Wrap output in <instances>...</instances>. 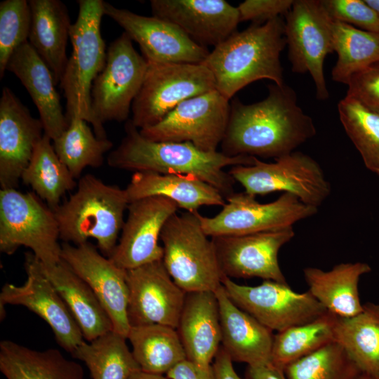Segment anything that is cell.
I'll return each instance as SVG.
<instances>
[{
    "label": "cell",
    "instance_id": "cell-44",
    "mask_svg": "<svg viewBox=\"0 0 379 379\" xmlns=\"http://www.w3.org/2000/svg\"><path fill=\"white\" fill-rule=\"evenodd\" d=\"M166 375L170 379H215L212 366L199 367L187 359L179 363Z\"/></svg>",
    "mask_w": 379,
    "mask_h": 379
},
{
    "label": "cell",
    "instance_id": "cell-7",
    "mask_svg": "<svg viewBox=\"0 0 379 379\" xmlns=\"http://www.w3.org/2000/svg\"><path fill=\"white\" fill-rule=\"evenodd\" d=\"M59 239L54 211L34 192L1 189V252L11 255L23 246L30 248L43 265L51 266L61 260Z\"/></svg>",
    "mask_w": 379,
    "mask_h": 379
},
{
    "label": "cell",
    "instance_id": "cell-30",
    "mask_svg": "<svg viewBox=\"0 0 379 379\" xmlns=\"http://www.w3.org/2000/svg\"><path fill=\"white\" fill-rule=\"evenodd\" d=\"M0 371L6 379H84L82 366L58 350L38 351L11 340L0 343Z\"/></svg>",
    "mask_w": 379,
    "mask_h": 379
},
{
    "label": "cell",
    "instance_id": "cell-34",
    "mask_svg": "<svg viewBox=\"0 0 379 379\" xmlns=\"http://www.w3.org/2000/svg\"><path fill=\"white\" fill-rule=\"evenodd\" d=\"M126 340L110 331L90 342L84 341L72 355L85 363L93 379H129L141 369Z\"/></svg>",
    "mask_w": 379,
    "mask_h": 379
},
{
    "label": "cell",
    "instance_id": "cell-25",
    "mask_svg": "<svg viewBox=\"0 0 379 379\" xmlns=\"http://www.w3.org/2000/svg\"><path fill=\"white\" fill-rule=\"evenodd\" d=\"M215 293L219 305L221 347L233 361L248 366L270 364L272 331L237 307L222 285Z\"/></svg>",
    "mask_w": 379,
    "mask_h": 379
},
{
    "label": "cell",
    "instance_id": "cell-33",
    "mask_svg": "<svg viewBox=\"0 0 379 379\" xmlns=\"http://www.w3.org/2000/svg\"><path fill=\"white\" fill-rule=\"evenodd\" d=\"M51 141L48 136L44 135L36 146L21 179L51 208L55 210L60 204L64 194L73 190L77 184L59 159Z\"/></svg>",
    "mask_w": 379,
    "mask_h": 379
},
{
    "label": "cell",
    "instance_id": "cell-42",
    "mask_svg": "<svg viewBox=\"0 0 379 379\" xmlns=\"http://www.w3.org/2000/svg\"><path fill=\"white\" fill-rule=\"evenodd\" d=\"M346 96L379 114V61L351 77Z\"/></svg>",
    "mask_w": 379,
    "mask_h": 379
},
{
    "label": "cell",
    "instance_id": "cell-28",
    "mask_svg": "<svg viewBox=\"0 0 379 379\" xmlns=\"http://www.w3.org/2000/svg\"><path fill=\"white\" fill-rule=\"evenodd\" d=\"M371 271L366 262H343L329 271L303 270L308 291L324 307L338 317H350L363 310L359 293L360 277Z\"/></svg>",
    "mask_w": 379,
    "mask_h": 379
},
{
    "label": "cell",
    "instance_id": "cell-24",
    "mask_svg": "<svg viewBox=\"0 0 379 379\" xmlns=\"http://www.w3.org/2000/svg\"><path fill=\"white\" fill-rule=\"evenodd\" d=\"M176 331L187 359L208 368L221 343L219 305L213 291L187 293Z\"/></svg>",
    "mask_w": 379,
    "mask_h": 379
},
{
    "label": "cell",
    "instance_id": "cell-20",
    "mask_svg": "<svg viewBox=\"0 0 379 379\" xmlns=\"http://www.w3.org/2000/svg\"><path fill=\"white\" fill-rule=\"evenodd\" d=\"M61 259L92 289L109 315L113 331L127 338L129 290L126 270L103 255L91 242L63 243Z\"/></svg>",
    "mask_w": 379,
    "mask_h": 379
},
{
    "label": "cell",
    "instance_id": "cell-11",
    "mask_svg": "<svg viewBox=\"0 0 379 379\" xmlns=\"http://www.w3.org/2000/svg\"><path fill=\"white\" fill-rule=\"evenodd\" d=\"M147 69V60L123 32L108 47L105 66L91 88L92 112L101 126L107 121L128 119Z\"/></svg>",
    "mask_w": 379,
    "mask_h": 379
},
{
    "label": "cell",
    "instance_id": "cell-13",
    "mask_svg": "<svg viewBox=\"0 0 379 379\" xmlns=\"http://www.w3.org/2000/svg\"><path fill=\"white\" fill-rule=\"evenodd\" d=\"M230 103L216 89L187 99L157 124L139 129L156 142H189L204 152H216L225 135Z\"/></svg>",
    "mask_w": 379,
    "mask_h": 379
},
{
    "label": "cell",
    "instance_id": "cell-32",
    "mask_svg": "<svg viewBox=\"0 0 379 379\" xmlns=\"http://www.w3.org/2000/svg\"><path fill=\"white\" fill-rule=\"evenodd\" d=\"M141 371L166 375L187 359L176 328L161 324L131 326L127 336Z\"/></svg>",
    "mask_w": 379,
    "mask_h": 379
},
{
    "label": "cell",
    "instance_id": "cell-12",
    "mask_svg": "<svg viewBox=\"0 0 379 379\" xmlns=\"http://www.w3.org/2000/svg\"><path fill=\"white\" fill-rule=\"evenodd\" d=\"M285 36L291 70L309 73L319 100L329 93L324 73L326 56L334 52L333 20L321 0H295L285 15Z\"/></svg>",
    "mask_w": 379,
    "mask_h": 379
},
{
    "label": "cell",
    "instance_id": "cell-6",
    "mask_svg": "<svg viewBox=\"0 0 379 379\" xmlns=\"http://www.w3.org/2000/svg\"><path fill=\"white\" fill-rule=\"evenodd\" d=\"M197 213H176L167 220L160 235L162 260L173 280L186 293L215 292L223 275L212 239L204 232Z\"/></svg>",
    "mask_w": 379,
    "mask_h": 379
},
{
    "label": "cell",
    "instance_id": "cell-38",
    "mask_svg": "<svg viewBox=\"0 0 379 379\" xmlns=\"http://www.w3.org/2000/svg\"><path fill=\"white\" fill-rule=\"evenodd\" d=\"M343 128L365 166L379 175V114L345 96L338 105Z\"/></svg>",
    "mask_w": 379,
    "mask_h": 379
},
{
    "label": "cell",
    "instance_id": "cell-47",
    "mask_svg": "<svg viewBox=\"0 0 379 379\" xmlns=\"http://www.w3.org/2000/svg\"><path fill=\"white\" fill-rule=\"evenodd\" d=\"M129 379H170L166 375L153 374L144 372L141 370L135 371Z\"/></svg>",
    "mask_w": 379,
    "mask_h": 379
},
{
    "label": "cell",
    "instance_id": "cell-9",
    "mask_svg": "<svg viewBox=\"0 0 379 379\" xmlns=\"http://www.w3.org/2000/svg\"><path fill=\"white\" fill-rule=\"evenodd\" d=\"M228 173L252 196L284 192L317 208L331 190L319 164L309 155L296 151L272 163L257 158L254 164L233 166Z\"/></svg>",
    "mask_w": 379,
    "mask_h": 379
},
{
    "label": "cell",
    "instance_id": "cell-37",
    "mask_svg": "<svg viewBox=\"0 0 379 379\" xmlns=\"http://www.w3.org/2000/svg\"><path fill=\"white\" fill-rule=\"evenodd\" d=\"M333 49L338 60L332 79L347 84L352 76L379 61V32L333 22Z\"/></svg>",
    "mask_w": 379,
    "mask_h": 379
},
{
    "label": "cell",
    "instance_id": "cell-8",
    "mask_svg": "<svg viewBox=\"0 0 379 379\" xmlns=\"http://www.w3.org/2000/svg\"><path fill=\"white\" fill-rule=\"evenodd\" d=\"M214 89L213 75L203 64L147 62L131 120L138 129L152 126L182 102Z\"/></svg>",
    "mask_w": 379,
    "mask_h": 379
},
{
    "label": "cell",
    "instance_id": "cell-23",
    "mask_svg": "<svg viewBox=\"0 0 379 379\" xmlns=\"http://www.w3.org/2000/svg\"><path fill=\"white\" fill-rule=\"evenodd\" d=\"M6 71L13 73L27 91L39 111L44 134L54 140L69 123L53 74L28 41L13 53Z\"/></svg>",
    "mask_w": 379,
    "mask_h": 379
},
{
    "label": "cell",
    "instance_id": "cell-21",
    "mask_svg": "<svg viewBox=\"0 0 379 379\" xmlns=\"http://www.w3.org/2000/svg\"><path fill=\"white\" fill-rule=\"evenodd\" d=\"M44 135L40 119L8 88L0 98V185L16 189L34 149Z\"/></svg>",
    "mask_w": 379,
    "mask_h": 379
},
{
    "label": "cell",
    "instance_id": "cell-29",
    "mask_svg": "<svg viewBox=\"0 0 379 379\" xmlns=\"http://www.w3.org/2000/svg\"><path fill=\"white\" fill-rule=\"evenodd\" d=\"M40 265L77 321L84 339L90 342L113 331L112 321L95 294L65 262L61 259L54 265Z\"/></svg>",
    "mask_w": 379,
    "mask_h": 379
},
{
    "label": "cell",
    "instance_id": "cell-14",
    "mask_svg": "<svg viewBox=\"0 0 379 379\" xmlns=\"http://www.w3.org/2000/svg\"><path fill=\"white\" fill-rule=\"evenodd\" d=\"M222 285L237 307L272 331L307 323L327 312L309 291L297 293L288 284L264 280L250 286L223 277Z\"/></svg>",
    "mask_w": 379,
    "mask_h": 379
},
{
    "label": "cell",
    "instance_id": "cell-46",
    "mask_svg": "<svg viewBox=\"0 0 379 379\" xmlns=\"http://www.w3.org/2000/svg\"><path fill=\"white\" fill-rule=\"evenodd\" d=\"M246 377L249 379H287L284 370L271 363L260 366H248Z\"/></svg>",
    "mask_w": 379,
    "mask_h": 379
},
{
    "label": "cell",
    "instance_id": "cell-31",
    "mask_svg": "<svg viewBox=\"0 0 379 379\" xmlns=\"http://www.w3.org/2000/svg\"><path fill=\"white\" fill-rule=\"evenodd\" d=\"M334 338L361 373L379 378V305L367 302L354 316H338Z\"/></svg>",
    "mask_w": 379,
    "mask_h": 379
},
{
    "label": "cell",
    "instance_id": "cell-1",
    "mask_svg": "<svg viewBox=\"0 0 379 379\" xmlns=\"http://www.w3.org/2000/svg\"><path fill=\"white\" fill-rule=\"evenodd\" d=\"M267 89V97L255 103L232 100L220 145L222 154L275 159L294 152L316 135L312 119L298 105L291 87L272 84Z\"/></svg>",
    "mask_w": 379,
    "mask_h": 379
},
{
    "label": "cell",
    "instance_id": "cell-15",
    "mask_svg": "<svg viewBox=\"0 0 379 379\" xmlns=\"http://www.w3.org/2000/svg\"><path fill=\"white\" fill-rule=\"evenodd\" d=\"M26 281L5 284L0 293L1 319L6 304L22 305L39 315L51 328L58 344L71 354L84 342L77 321L32 253L25 254Z\"/></svg>",
    "mask_w": 379,
    "mask_h": 379
},
{
    "label": "cell",
    "instance_id": "cell-48",
    "mask_svg": "<svg viewBox=\"0 0 379 379\" xmlns=\"http://www.w3.org/2000/svg\"><path fill=\"white\" fill-rule=\"evenodd\" d=\"M365 1L375 11L379 18V0H365Z\"/></svg>",
    "mask_w": 379,
    "mask_h": 379
},
{
    "label": "cell",
    "instance_id": "cell-17",
    "mask_svg": "<svg viewBox=\"0 0 379 379\" xmlns=\"http://www.w3.org/2000/svg\"><path fill=\"white\" fill-rule=\"evenodd\" d=\"M178 208L175 202L161 196L129 203L121 237L109 258L124 270L162 260L164 249L159 239L164 225Z\"/></svg>",
    "mask_w": 379,
    "mask_h": 379
},
{
    "label": "cell",
    "instance_id": "cell-41",
    "mask_svg": "<svg viewBox=\"0 0 379 379\" xmlns=\"http://www.w3.org/2000/svg\"><path fill=\"white\" fill-rule=\"evenodd\" d=\"M331 19L373 32H379V18L365 0H321Z\"/></svg>",
    "mask_w": 379,
    "mask_h": 379
},
{
    "label": "cell",
    "instance_id": "cell-19",
    "mask_svg": "<svg viewBox=\"0 0 379 379\" xmlns=\"http://www.w3.org/2000/svg\"><path fill=\"white\" fill-rule=\"evenodd\" d=\"M126 281L131 327L161 324L177 328L187 293L173 280L162 260L126 270Z\"/></svg>",
    "mask_w": 379,
    "mask_h": 379
},
{
    "label": "cell",
    "instance_id": "cell-18",
    "mask_svg": "<svg viewBox=\"0 0 379 379\" xmlns=\"http://www.w3.org/2000/svg\"><path fill=\"white\" fill-rule=\"evenodd\" d=\"M295 236L293 227L239 236L212 237L220 269L229 278L259 277L288 284L278 253Z\"/></svg>",
    "mask_w": 379,
    "mask_h": 379
},
{
    "label": "cell",
    "instance_id": "cell-39",
    "mask_svg": "<svg viewBox=\"0 0 379 379\" xmlns=\"http://www.w3.org/2000/svg\"><path fill=\"white\" fill-rule=\"evenodd\" d=\"M287 379H356L361 373L335 341L287 365Z\"/></svg>",
    "mask_w": 379,
    "mask_h": 379
},
{
    "label": "cell",
    "instance_id": "cell-26",
    "mask_svg": "<svg viewBox=\"0 0 379 379\" xmlns=\"http://www.w3.org/2000/svg\"><path fill=\"white\" fill-rule=\"evenodd\" d=\"M31 27L28 41L60 85L68 61L67 44L70 21L67 8L60 0H29Z\"/></svg>",
    "mask_w": 379,
    "mask_h": 379
},
{
    "label": "cell",
    "instance_id": "cell-5",
    "mask_svg": "<svg viewBox=\"0 0 379 379\" xmlns=\"http://www.w3.org/2000/svg\"><path fill=\"white\" fill-rule=\"evenodd\" d=\"M77 19L70 28L72 51L60 84L66 100L65 116L69 121L80 117L93 126L98 138H107L105 129L91 109V88L103 69L107 57L100 32L104 1L79 0Z\"/></svg>",
    "mask_w": 379,
    "mask_h": 379
},
{
    "label": "cell",
    "instance_id": "cell-3",
    "mask_svg": "<svg viewBox=\"0 0 379 379\" xmlns=\"http://www.w3.org/2000/svg\"><path fill=\"white\" fill-rule=\"evenodd\" d=\"M286 45L284 20L278 17L236 31L215 46L201 64L213 74L215 89L230 100L260 79L284 84L280 55Z\"/></svg>",
    "mask_w": 379,
    "mask_h": 379
},
{
    "label": "cell",
    "instance_id": "cell-22",
    "mask_svg": "<svg viewBox=\"0 0 379 379\" xmlns=\"http://www.w3.org/2000/svg\"><path fill=\"white\" fill-rule=\"evenodd\" d=\"M152 16L178 27L196 44L216 46L237 31V7L224 0H151Z\"/></svg>",
    "mask_w": 379,
    "mask_h": 379
},
{
    "label": "cell",
    "instance_id": "cell-40",
    "mask_svg": "<svg viewBox=\"0 0 379 379\" xmlns=\"http://www.w3.org/2000/svg\"><path fill=\"white\" fill-rule=\"evenodd\" d=\"M31 27L29 1L5 0L0 3V79L13 53L28 41Z\"/></svg>",
    "mask_w": 379,
    "mask_h": 379
},
{
    "label": "cell",
    "instance_id": "cell-49",
    "mask_svg": "<svg viewBox=\"0 0 379 379\" xmlns=\"http://www.w3.org/2000/svg\"><path fill=\"white\" fill-rule=\"evenodd\" d=\"M356 379H379V378L361 373Z\"/></svg>",
    "mask_w": 379,
    "mask_h": 379
},
{
    "label": "cell",
    "instance_id": "cell-45",
    "mask_svg": "<svg viewBox=\"0 0 379 379\" xmlns=\"http://www.w3.org/2000/svg\"><path fill=\"white\" fill-rule=\"evenodd\" d=\"M232 362L230 357L220 346L212 363L215 379H249L247 377L241 378L236 373Z\"/></svg>",
    "mask_w": 379,
    "mask_h": 379
},
{
    "label": "cell",
    "instance_id": "cell-2",
    "mask_svg": "<svg viewBox=\"0 0 379 379\" xmlns=\"http://www.w3.org/2000/svg\"><path fill=\"white\" fill-rule=\"evenodd\" d=\"M125 135L109 152L107 164L134 172L182 174L196 177L216 188L226 199L234 193L236 181L224 168L253 165L256 157H228L221 152H204L189 142H156L143 137L131 119L126 121Z\"/></svg>",
    "mask_w": 379,
    "mask_h": 379
},
{
    "label": "cell",
    "instance_id": "cell-10",
    "mask_svg": "<svg viewBox=\"0 0 379 379\" xmlns=\"http://www.w3.org/2000/svg\"><path fill=\"white\" fill-rule=\"evenodd\" d=\"M219 213L207 217L197 213L209 237L239 236L279 230L315 215L318 208L308 206L295 196L283 193L276 200L261 204L245 192H234Z\"/></svg>",
    "mask_w": 379,
    "mask_h": 379
},
{
    "label": "cell",
    "instance_id": "cell-36",
    "mask_svg": "<svg viewBox=\"0 0 379 379\" xmlns=\"http://www.w3.org/2000/svg\"><path fill=\"white\" fill-rule=\"evenodd\" d=\"M53 142V148L73 178H81L86 167L99 168L113 142L98 138L87 122L80 117L69 121L67 128Z\"/></svg>",
    "mask_w": 379,
    "mask_h": 379
},
{
    "label": "cell",
    "instance_id": "cell-4",
    "mask_svg": "<svg viewBox=\"0 0 379 379\" xmlns=\"http://www.w3.org/2000/svg\"><path fill=\"white\" fill-rule=\"evenodd\" d=\"M128 204L125 189L86 174L79 178L76 192L53 210L60 239L79 245L93 238L99 251L110 258L118 244Z\"/></svg>",
    "mask_w": 379,
    "mask_h": 379
},
{
    "label": "cell",
    "instance_id": "cell-35",
    "mask_svg": "<svg viewBox=\"0 0 379 379\" xmlns=\"http://www.w3.org/2000/svg\"><path fill=\"white\" fill-rule=\"evenodd\" d=\"M337 315L326 312L318 318L274 335L271 364L284 370L289 364L335 341Z\"/></svg>",
    "mask_w": 379,
    "mask_h": 379
},
{
    "label": "cell",
    "instance_id": "cell-27",
    "mask_svg": "<svg viewBox=\"0 0 379 379\" xmlns=\"http://www.w3.org/2000/svg\"><path fill=\"white\" fill-rule=\"evenodd\" d=\"M128 202L154 196L166 197L186 211L204 206H222L226 201L214 187L192 175L135 172L125 188Z\"/></svg>",
    "mask_w": 379,
    "mask_h": 379
},
{
    "label": "cell",
    "instance_id": "cell-16",
    "mask_svg": "<svg viewBox=\"0 0 379 379\" xmlns=\"http://www.w3.org/2000/svg\"><path fill=\"white\" fill-rule=\"evenodd\" d=\"M104 14L138 44L147 62L201 64L210 53L167 20L140 15L106 1H104Z\"/></svg>",
    "mask_w": 379,
    "mask_h": 379
},
{
    "label": "cell",
    "instance_id": "cell-43",
    "mask_svg": "<svg viewBox=\"0 0 379 379\" xmlns=\"http://www.w3.org/2000/svg\"><path fill=\"white\" fill-rule=\"evenodd\" d=\"M293 2V0H246L237 8L240 22L262 24L281 15H286Z\"/></svg>",
    "mask_w": 379,
    "mask_h": 379
}]
</instances>
